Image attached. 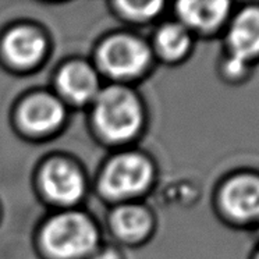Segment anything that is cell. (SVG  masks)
I'll return each instance as SVG.
<instances>
[{
	"instance_id": "3957f363",
	"label": "cell",
	"mask_w": 259,
	"mask_h": 259,
	"mask_svg": "<svg viewBox=\"0 0 259 259\" xmlns=\"http://www.w3.org/2000/svg\"><path fill=\"white\" fill-rule=\"evenodd\" d=\"M151 181V166L137 155L113 160L103 176V188L112 197H130L141 192Z\"/></svg>"
},
{
	"instance_id": "52a82bcc",
	"label": "cell",
	"mask_w": 259,
	"mask_h": 259,
	"mask_svg": "<svg viewBox=\"0 0 259 259\" xmlns=\"http://www.w3.org/2000/svg\"><path fill=\"white\" fill-rule=\"evenodd\" d=\"M233 57L247 63L259 55V9H247L236 18L229 35Z\"/></svg>"
},
{
	"instance_id": "7a4b0ae2",
	"label": "cell",
	"mask_w": 259,
	"mask_h": 259,
	"mask_svg": "<svg viewBox=\"0 0 259 259\" xmlns=\"http://www.w3.org/2000/svg\"><path fill=\"white\" fill-rule=\"evenodd\" d=\"M96 233L90 220L77 213L57 216L46 226L44 242L48 251L57 258L82 256L94 248Z\"/></svg>"
},
{
	"instance_id": "8992f818",
	"label": "cell",
	"mask_w": 259,
	"mask_h": 259,
	"mask_svg": "<svg viewBox=\"0 0 259 259\" xmlns=\"http://www.w3.org/2000/svg\"><path fill=\"white\" fill-rule=\"evenodd\" d=\"M42 183L46 194L56 202H75L84 191L82 177L66 162H53L44 171Z\"/></svg>"
},
{
	"instance_id": "8fae6325",
	"label": "cell",
	"mask_w": 259,
	"mask_h": 259,
	"mask_svg": "<svg viewBox=\"0 0 259 259\" xmlns=\"http://www.w3.org/2000/svg\"><path fill=\"white\" fill-rule=\"evenodd\" d=\"M229 10L227 2H181L179 13L181 18L192 27L199 29H212L218 27Z\"/></svg>"
},
{
	"instance_id": "30bf717a",
	"label": "cell",
	"mask_w": 259,
	"mask_h": 259,
	"mask_svg": "<svg viewBox=\"0 0 259 259\" xmlns=\"http://www.w3.org/2000/svg\"><path fill=\"white\" fill-rule=\"evenodd\" d=\"M59 85L63 94L77 103L90 101L96 94L98 79L88 66L74 63L63 68L59 75Z\"/></svg>"
},
{
	"instance_id": "277c9868",
	"label": "cell",
	"mask_w": 259,
	"mask_h": 259,
	"mask_svg": "<svg viewBox=\"0 0 259 259\" xmlns=\"http://www.w3.org/2000/svg\"><path fill=\"white\" fill-rule=\"evenodd\" d=\"M101 62L107 73L120 78L140 74L149 62L147 48L134 38L117 36L103 46Z\"/></svg>"
},
{
	"instance_id": "4fadbf2b",
	"label": "cell",
	"mask_w": 259,
	"mask_h": 259,
	"mask_svg": "<svg viewBox=\"0 0 259 259\" xmlns=\"http://www.w3.org/2000/svg\"><path fill=\"white\" fill-rule=\"evenodd\" d=\"M158 45L163 56L177 59L183 56L190 45V38L179 25H167L158 35Z\"/></svg>"
},
{
	"instance_id": "5bb4252c",
	"label": "cell",
	"mask_w": 259,
	"mask_h": 259,
	"mask_svg": "<svg viewBox=\"0 0 259 259\" xmlns=\"http://www.w3.org/2000/svg\"><path fill=\"white\" fill-rule=\"evenodd\" d=\"M118 7L130 17L148 18L155 16L162 7L160 2H118Z\"/></svg>"
},
{
	"instance_id": "5b68a950",
	"label": "cell",
	"mask_w": 259,
	"mask_h": 259,
	"mask_svg": "<svg viewBox=\"0 0 259 259\" xmlns=\"http://www.w3.org/2000/svg\"><path fill=\"white\" fill-rule=\"evenodd\" d=\"M223 203L227 212L240 220L259 218V179L242 176L231 180L225 192Z\"/></svg>"
},
{
	"instance_id": "ba28073f",
	"label": "cell",
	"mask_w": 259,
	"mask_h": 259,
	"mask_svg": "<svg viewBox=\"0 0 259 259\" xmlns=\"http://www.w3.org/2000/svg\"><path fill=\"white\" fill-rule=\"evenodd\" d=\"M63 118V109L60 103L49 98L40 95L29 99L23 107L21 120L24 125L36 134H44L55 130Z\"/></svg>"
},
{
	"instance_id": "6da1fadb",
	"label": "cell",
	"mask_w": 259,
	"mask_h": 259,
	"mask_svg": "<svg viewBox=\"0 0 259 259\" xmlns=\"http://www.w3.org/2000/svg\"><path fill=\"white\" fill-rule=\"evenodd\" d=\"M95 120L113 141H124L140 128L141 112L134 95L124 88H109L96 102Z\"/></svg>"
},
{
	"instance_id": "7c38bea8",
	"label": "cell",
	"mask_w": 259,
	"mask_h": 259,
	"mask_svg": "<svg viewBox=\"0 0 259 259\" xmlns=\"http://www.w3.org/2000/svg\"><path fill=\"white\" fill-rule=\"evenodd\" d=\"M114 230L125 240H138L151 229V219L147 210L137 206L118 209L113 218Z\"/></svg>"
},
{
	"instance_id": "9a60e30c",
	"label": "cell",
	"mask_w": 259,
	"mask_h": 259,
	"mask_svg": "<svg viewBox=\"0 0 259 259\" xmlns=\"http://www.w3.org/2000/svg\"><path fill=\"white\" fill-rule=\"evenodd\" d=\"M95 259H118V256L112 251H106V252L99 253Z\"/></svg>"
},
{
	"instance_id": "9c48e42d",
	"label": "cell",
	"mask_w": 259,
	"mask_h": 259,
	"mask_svg": "<svg viewBox=\"0 0 259 259\" xmlns=\"http://www.w3.org/2000/svg\"><path fill=\"white\" fill-rule=\"evenodd\" d=\"M5 52L14 64L29 67L44 55L45 40L32 29H16L5 40Z\"/></svg>"
}]
</instances>
